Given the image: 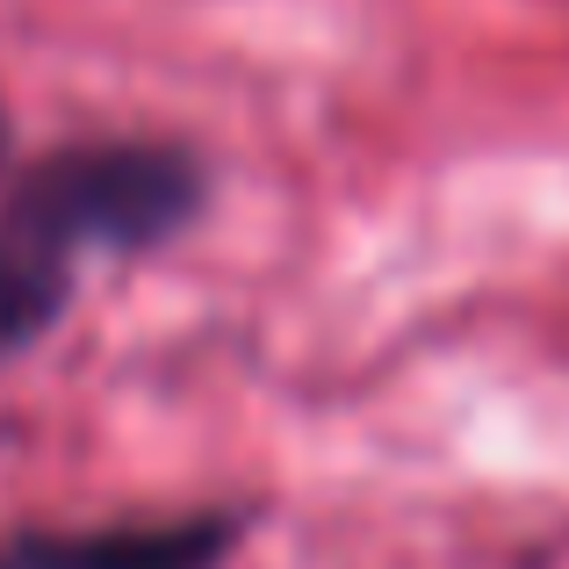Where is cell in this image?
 Here are the masks:
<instances>
[{"label": "cell", "mask_w": 569, "mask_h": 569, "mask_svg": "<svg viewBox=\"0 0 569 569\" xmlns=\"http://www.w3.org/2000/svg\"><path fill=\"white\" fill-rule=\"evenodd\" d=\"M72 296H80V260L43 246L29 223L0 209V368L29 361L66 325Z\"/></svg>", "instance_id": "cell-3"}, {"label": "cell", "mask_w": 569, "mask_h": 569, "mask_svg": "<svg viewBox=\"0 0 569 569\" xmlns=\"http://www.w3.org/2000/svg\"><path fill=\"white\" fill-rule=\"evenodd\" d=\"M14 167V116H8V101H0V173Z\"/></svg>", "instance_id": "cell-4"}, {"label": "cell", "mask_w": 569, "mask_h": 569, "mask_svg": "<svg viewBox=\"0 0 569 569\" xmlns=\"http://www.w3.org/2000/svg\"><path fill=\"white\" fill-rule=\"evenodd\" d=\"M260 505H194L101 527H0V569H231Z\"/></svg>", "instance_id": "cell-2"}, {"label": "cell", "mask_w": 569, "mask_h": 569, "mask_svg": "<svg viewBox=\"0 0 569 569\" xmlns=\"http://www.w3.org/2000/svg\"><path fill=\"white\" fill-rule=\"evenodd\" d=\"M209 194H217V173L202 144L167 138V130L66 138L0 173V209L72 260L87 252L138 260V252L173 246L202 223Z\"/></svg>", "instance_id": "cell-1"}]
</instances>
